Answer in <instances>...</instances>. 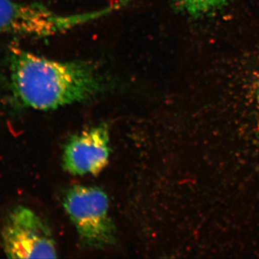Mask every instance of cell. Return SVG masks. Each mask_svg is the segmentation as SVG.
I'll return each mask as SVG.
<instances>
[{
    "mask_svg": "<svg viewBox=\"0 0 259 259\" xmlns=\"http://www.w3.org/2000/svg\"><path fill=\"white\" fill-rule=\"evenodd\" d=\"M109 8L71 15L56 14L35 4L15 0H0V32L20 35L49 36L105 16Z\"/></svg>",
    "mask_w": 259,
    "mask_h": 259,
    "instance_id": "3",
    "label": "cell"
},
{
    "mask_svg": "<svg viewBox=\"0 0 259 259\" xmlns=\"http://www.w3.org/2000/svg\"><path fill=\"white\" fill-rule=\"evenodd\" d=\"M13 86L26 107L56 110L88 100L102 84L96 70L87 63L61 62L12 48Z\"/></svg>",
    "mask_w": 259,
    "mask_h": 259,
    "instance_id": "1",
    "label": "cell"
},
{
    "mask_svg": "<svg viewBox=\"0 0 259 259\" xmlns=\"http://www.w3.org/2000/svg\"><path fill=\"white\" fill-rule=\"evenodd\" d=\"M110 153L108 126H93L68 140L63 153V168L74 176L98 175L108 164Z\"/></svg>",
    "mask_w": 259,
    "mask_h": 259,
    "instance_id": "5",
    "label": "cell"
},
{
    "mask_svg": "<svg viewBox=\"0 0 259 259\" xmlns=\"http://www.w3.org/2000/svg\"><path fill=\"white\" fill-rule=\"evenodd\" d=\"M2 241L8 258H57L50 228L28 207L18 206L12 209L2 229Z\"/></svg>",
    "mask_w": 259,
    "mask_h": 259,
    "instance_id": "4",
    "label": "cell"
},
{
    "mask_svg": "<svg viewBox=\"0 0 259 259\" xmlns=\"http://www.w3.org/2000/svg\"><path fill=\"white\" fill-rule=\"evenodd\" d=\"M228 0H180L185 9L191 15H200L218 9Z\"/></svg>",
    "mask_w": 259,
    "mask_h": 259,
    "instance_id": "6",
    "label": "cell"
},
{
    "mask_svg": "<svg viewBox=\"0 0 259 259\" xmlns=\"http://www.w3.org/2000/svg\"><path fill=\"white\" fill-rule=\"evenodd\" d=\"M63 205L83 246L100 250L115 242V226L109 213V199L101 189L76 185L65 192Z\"/></svg>",
    "mask_w": 259,
    "mask_h": 259,
    "instance_id": "2",
    "label": "cell"
}]
</instances>
